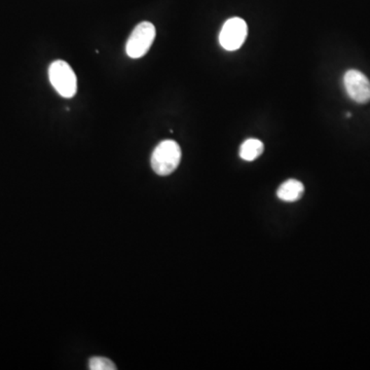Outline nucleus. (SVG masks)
<instances>
[{
	"mask_svg": "<svg viewBox=\"0 0 370 370\" xmlns=\"http://www.w3.org/2000/svg\"><path fill=\"white\" fill-rule=\"evenodd\" d=\"M181 148L174 140H164L153 150L152 170L159 176L172 174L181 162Z\"/></svg>",
	"mask_w": 370,
	"mask_h": 370,
	"instance_id": "f257e3e1",
	"label": "nucleus"
},
{
	"mask_svg": "<svg viewBox=\"0 0 370 370\" xmlns=\"http://www.w3.org/2000/svg\"><path fill=\"white\" fill-rule=\"evenodd\" d=\"M155 27L150 22H142L136 26L126 45V52L130 58L139 59L145 56L155 38Z\"/></svg>",
	"mask_w": 370,
	"mask_h": 370,
	"instance_id": "7ed1b4c3",
	"label": "nucleus"
},
{
	"mask_svg": "<svg viewBox=\"0 0 370 370\" xmlns=\"http://www.w3.org/2000/svg\"><path fill=\"white\" fill-rule=\"evenodd\" d=\"M50 82L59 95L72 98L78 92V78L73 69L63 60L54 61L49 68Z\"/></svg>",
	"mask_w": 370,
	"mask_h": 370,
	"instance_id": "f03ea898",
	"label": "nucleus"
},
{
	"mask_svg": "<svg viewBox=\"0 0 370 370\" xmlns=\"http://www.w3.org/2000/svg\"><path fill=\"white\" fill-rule=\"evenodd\" d=\"M304 186L297 179H289L282 183L277 190V196L284 202H297L303 197Z\"/></svg>",
	"mask_w": 370,
	"mask_h": 370,
	"instance_id": "423d86ee",
	"label": "nucleus"
},
{
	"mask_svg": "<svg viewBox=\"0 0 370 370\" xmlns=\"http://www.w3.org/2000/svg\"><path fill=\"white\" fill-rule=\"evenodd\" d=\"M248 34V26L241 17L227 20L219 34V43L227 51L234 52L240 49Z\"/></svg>",
	"mask_w": 370,
	"mask_h": 370,
	"instance_id": "20e7f679",
	"label": "nucleus"
},
{
	"mask_svg": "<svg viewBox=\"0 0 370 370\" xmlns=\"http://www.w3.org/2000/svg\"><path fill=\"white\" fill-rule=\"evenodd\" d=\"M89 367L91 370H115V363L104 357H94L89 361Z\"/></svg>",
	"mask_w": 370,
	"mask_h": 370,
	"instance_id": "6e6552de",
	"label": "nucleus"
},
{
	"mask_svg": "<svg viewBox=\"0 0 370 370\" xmlns=\"http://www.w3.org/2000/svg\"><path fill=\"white\" fill-rule=\"evenodd\" d=\"M348 96L359 104L370 101V82L367 76L356 69L348 70L343 76Z\"/></svg>",
	"mask_w": 370,
	"mask_h": 370,
	"instance_id": "39448f33",
	"label": "nucleus"
},
{
	"mask_svg": "<svg viewBox=\"0 0 370 370\" xmlns=\"http://www.w3.org/2000/svg\"><path fill=\"white\" fill-rule=\"evenodd\" d=\"M264 145L260 140L247 139L246 141L243 142L240 148L241 159L247 162H252L257 159L262 153L264 152Z\"/></svg>",
	"mask_w": 370,
	"mask_h": 370,
	"instance_id": "0eeeda50",
	"label": "nucleus"
}]
</instances>
